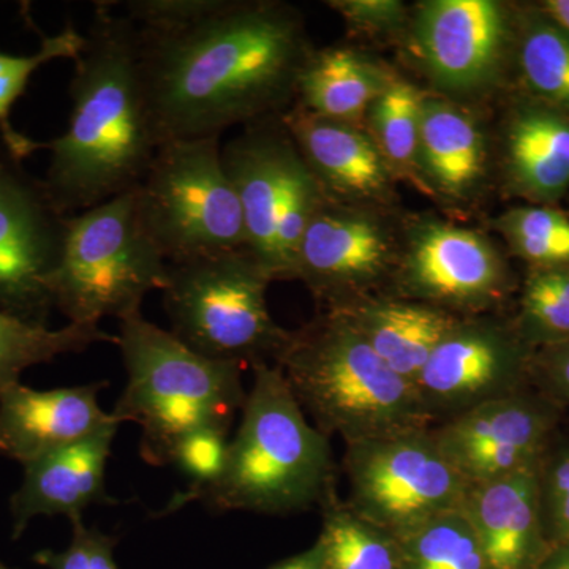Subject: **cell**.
I'll list each match as a JSON object with an SVG mask.
<instances>
[{
  "label": "cell",
  "mask_w": 569,
  "mask_h": 569,
  "mask_svg": "<svg viewBox=\"0 0 569 569\" xmlns=\"http://www.w3.org/2000/svg\"><path fill=\"white\" fill-rule=\"evenodd\" d=\"M140 61L157 127L167 140L220 137L271 118L309 58L295 11L219 0L200 20L140 29Z\"/></svg>",
  "instance_id": "cell-1"
},
{
  "label": "cell",
  "mask_w": 569,
  "mask_h": 569,
  "mask_svg": "<svg viewBox=\"0 0 569 569\" xmlns=\"http://www.w3.org/2000/svg\"><path fill=\"white\" fill-rule=\"evenodd\" d=\"M70 81L66 133L48 142L43 186L52 203L74 216L132 192L163 144L140 61V32L116 2H97Z\"/></svg>",
  "instance_id": "cell-2"
},
{
  "label": "cell",
  "mask_w": 569,
  "mask_h": 569,
  "mask_svg": "<svg viewBox=\"0 0 569 569\" xmlns=\"http://www.w3.org/2000/svg\"><path fill=\"white\" fill-rule=\"evenodd\" d=\"M252 367V389L222 475L183 501L201 498L220 511L272 516L321 507L336 492L329 437L307 421L279 367Z\"/></svg>",
  "instance_id": "cell-3"
},
{
  "label": "cell",
  "mask_w": 569,
  "mask_h": 569,
  "mask_svg": "<svg viewBox=\"0 0 569 569\" xmlns=\"http://www.w3.org/2000/svg\"><path fill=\"white\" fill-rule=\"evenodd\" d=\"M276 366L326 437L351 445L432 427L417 387L335 312L290 332Z\"/></svg>",
  "instance_id": "cell-4"
},
{
  "label": "cell",
  "mask_w": 569,
  "mask_h": 569,
  "mask_svg": "<svg viewBox=\"0 0 569 569\" xmlns=\"http://www.w3.org/2000/svg\"><path fill=\"white\" fill-rule=\"evenodd\" d=\"M127 385L112 415L141 426L140 452L151 466H170L183 438L198 430L228 433L247 392L242 366L198 355L140 312L119 320Z\"/></svg>",
  "instance_id": "cell-5"
},
{
  "label": "cell",
  "mask_w": 569,
  "mask_h": 569,
  "mask_svg": "<svg viewBox=\"0 0 569 569\" xmlns=\"http://www.w3.org/2000/svg\"><path fill=\"white\" fill-rule=\"evenodd\" d=\"M271 280L246 247L168 263L162 295L171 335L213 361L276 359L290 332L269 313Z\"/></svg>",
  "instance_id": "cell-6"
},
{
  "label": "cell",
  "mask_w": 569,
  "mask_h": 569,
  "mask_svg": "<svg viewBox=\"0 0 569 569\" xmlns=\"http://www.w3.org/2000/svg\"><path fill=\"white\" fill-rule=\"evenodd\" d=\"M168 261L142 227L134 190L69 217L52 306L70 323L99 326L140 312L142 299L162 291Z\"/></svg>",
  "instance_id": "cell-7"
},
{
  "label": "cell",
  "mask_w": 569,
  "mask_h": 569,
  "mask_svg": "<svg viewBox=\"0 0 569 569\" xmlns=\"http://www.w3.org/2000/svg\"><path fill=\"white\" fill-rule=\"evenodd\" d=\"M247 123L222 146L246 227V249L272 280L296 279L299 247L326 194L282 116Z\"/></svg>",
  "instance_id": "cell-8"
},
{
  "label": "cell",
  "mask_w": 569,
  "mask_h": 569,
  "mask_svg": "<svg viewBox=\"0 0 569 569\" xmlns=\"http://www.w3.org/2000/svg\"><path fill=\"white\" fill-rule=\"evenodd\" d=\"M134 193L142 227L168 263L247 246L220 137L164 141Z\"/></svg>",
  "instance_id": "cell-9"
},
{
  "label": "cell",
  "mask_w": 569,
  "mask_h": 569,
  "mask_svg": "<svg viewBox=\"0 0 569 569\" xmlns=\"http://www.w3.org/2000/svg\"><path fill=\"white\" fill-rule=\"evenodd\" d=\"M346 447L347 503L396 538L466 503L470 485L438 447L432 427Z\"/></svg>",
  "instance_id": "cell-10"
},
{
  "label": "cell",
  "mask_w": 569,
  "mask_h": 569,
  "mask_svg": "<svg viewBox=\"0 0 569 569\" xmlns=\"http://www.w3.org/2000/svg\"><path fill=\"white\" fill-rule=\"evenodd\" d=\"M535 350L511 321L463 317L438 343L417 381L432 426L531 388Z\"/></svg>",
  "instance_id": "cell-11"
},
{
  "label": "cell",
  "mask_w": 569,
  "mask_h": 569,
  "mask_svg": "<svg viewBox=\"0 0 569 569\" xmlns=\"http://www.w3.org/2000/svg\"><path fill=\"white\" fill-rule=\"evenodd\" d=\"M69 217L52 203L43 182L0 157V310L47 325L50 280L58 268Z\"/></svg>",
  "instance_id": "cell-12"
},
{
  "label": "cell",
  "mask_w": 569,
  "mask_h": 569,
  "mask_svg": "<svg viewBox=\"0 0 569 569\" xmlns=\"http://www.w3.org/2000/svg\"><path fill=\"white\" fill-rule=\"evenodd\" d=\"M561 415L563 408L530 388L432 426V433L468 485H481L545 458Z\"/></svg>",
  "instance_id": "cell-13"
},
{
  "label": "cell",
  "mask_w": 569,
  "mask_h": 569,
  "mask_svg": "<svg viewBox=\"0 0 569 569\" xmlns=\"http://www.w3.org/2000/svg\"><path fill=\"white\" fill-rule=\"evenodd\" d=\"M508 290L507 264L488 239L443 223L419 228L397 277L399 298L458 317H475L497 306Z\"/></svg>",
  "instance_id": "cell-14"
},
{
  "label": "cell",
  "mask_w": 569,
  "mask_h": 569,
  "mask_svg": "<svg viewBox=\"0 0 569 569\" xmlns=\"http://www.w3.org/2000/svg\"><path fill=\"white\" fill-rule=\"evenodd\" d=\"M415 44L430 77L452 92L486 88L500 73L515 24L492 0H432L419 9Z\"/></svg>",
  "instance_id": "cell-15"
},
{
  "label": "cell",
  "mask_w": 569,
  "mask_h": 569,
  "mask_svg": "<svg viewBox=\"0 0 569 569\" xmlns=\"http://www.w3.org/2000/svg\"><path fill=\"white\" fill-rule=\"evenodd\" d=\"M391 260L388 236L376 220L321 204L299 247L296 277L335 309L366 296Z\"/></svg>",
  "instance_id": "cell-16"
},
{
  "label": "cell",
  "mask_w": 569,
  "mask_h": 569,
  "mask_svg": "<svg viewBox=\"0 0 569 569\" xmlns=\"http://www.w3.org/2000/svg\"><path fill=\"white\" fill-rule=\"evenodd\" d=\"M104 381L36 391L11 385L0 391V455L22 467L122 425L99 406Z\"/></svg>",
  "instance_id": "cell-17"
},
{
  "label": "cell",
  "mask_w": 569,
  "mask_h": 569,
  "mask_svg": "<svg viewBox=\"0 0 569 569\" xmlns=\"http://www.w3.org/2000/svg\"><path fill=\"white\" fill-rule=\"evenodd\" d=\"M542 459L468 489L463 512L473 526L488 569H539L548 559L550 546L539 498Z\"/></svg>",
  "instance_id": "cell-18"
},
{
  "label": "cell",
  "mask_w": 569,
  "mask_h": 569,
  "mask_svg": "<svg viewBox=\"0 0 569 569\" xmlns=\"http://www.w3.org/2000/svg\"><path fill=\"white\" fill-rule=\"evenodd\" d=\"M116 433L118 427L24 467V479L10 503L14 538L39 516L77 520L91 505L110 501L104 475Z\"/></svg>",
  "instance_id": "cell-19"
},
{
  "label": "cell",
  "mask_w": 569,
  "mask_h": 569,
  "mask_svg": "<svg viewBox=\"0 0 569 569\" xmlns=\"http://www.w3.org/2000/svg\"><path fill=\"white\" fill-rule=\"evenodd\" d=\"M329 312L346 318L378 358L415 387L438 343L463 318L399 296H361Z\"/></svg>",
  "instance_id": "cell-20"
},
{
  "label": "cell",
  "mask_w": 569,
  "mask_h": 569,
  "mask_svg": "<svg viewBox=\"0 0 569 569\" xmlns=\"http://www.w3.org/2000/svg\"><path fill=\"white\" fill-rule=\"evenodd\" d=\"M509 189L530 204L556 206L569 192V118L523 96L503 141Z\"/></svg>",
  "instance_id": "cell-21"
},
{
  "label": "cell",
  "mask_w": 569,
  "mask_h": 569,
  "mask_svg": "<svg viewBox=\"0 0 569 569\" xmlns=\"http://www.w3.org/2000/svg\"><path fill=\"white\" fill-rule=\"evenodd\" d=\"M302 159L326 190L348 197L378 198L388 190L389 163L377 142L353 123L320 118L296 107L282 114Z\"/></svg>",
  "instance_id": "cell-22"
},
{
  "label": "cell",
  "mask_w": 569,
  "mask_h": 569,
  "mask_svg": "<svg viewBox=\"0 0 569 569\" xmlns=\"http://www.w3.org/2000/svg\"><path fill=\"white\" fill-rule=\"evenodd\" d=\"M486 159L485 137L466 111L445 100H425L418 164L433 187L448 197H467L481 181Z\"/></svg>",
  "instance_id": "cell-23"
},
{
  "label": "cell",
  "mask_w": 569,
  "mask_h": 569,
  "mask_svg": "<svg viewBox=\"0 0 569 569\" xmlns=\"http://www.w3.org/2000/svg\"><path fill=\"white\" fill-rule=\"evenodd\" d=\"M391 81L376 62L353 50L310 52L296 82L298 107L320 118L353 123Z\"/></svg>",
  "instance_id": "cell-24"
},
{
  "label": "cell",
  "mask_w": 569,
  "mask_h": 569,
  "mask_svg": "<svg viewBox=\"0 0 569 569\" xmlns=\"http://www.w3.org/2000/svg\"><path fill=\"white\" fill-rule=\"evenodd\" d=\"M515 50L526 96L569 118V32L542 7L515 22Z\"/></svg>",
  "instance_id": "cell-25"
},
{
  "label": "cell",
  "mask_w": 569,
  "mask_h": 569,
  "mask_svg": "<svg viewBox=\"0 0 569 569\" xmlns=\"http://www.w3.org/2000/svg\"><path fill=\"white\" fill-rule=\"evenodd\" d=\"M320 508L323 522L316 541L320 569H402V549L395 535L362 518L337 492Z\"/></svg>",
  "instance_id": "cell-26"
},
{
  "label": "cell",
  "mask_w": 569,
  "mask_h": 569,
  "mask_svg": "<svg viewBox=\"0 0 569 569\" xmlns=\"http://www.w3.org/2000/svg\"><path fill=\"white\" fill-rule=\"evenodd\" d=\"M96 343L118 346V336L91 325L69 323L50 329L0 310V391L20 383L21 373L29 367L88 350Z\"/></svg>",
  "instance_id": "cell-27"
},
{
  "label": "cell",
  "mask_w": 569,
  "mask_h": 569,
  "mask_svg": "<svg viewBox=\"0 0 569 569\" xmlns=\"http://www.w3.org/2000/svg\"><path fill=\"white\" fill-rule=\"evenodd\" d=\"M397 539L402 549V569H488L463 508L427 520Z\"/></svg>",
  "instance_id": "cell-28"
},
{
  "label": "cell",
  "mask_w": 569,
  "mask_h": 569,
  "mask_svg": "<svg viewBox=\"0 0 569 569\" xmlns=\"http://www.w3.org/2000/svg\"><path fill=\"white\" fill-rule=\"evenodd\" d=\"M84 33L78 32L73 26H67L56 36L47 37L41 43L40 50L33 54H3L0 52V137L9 149L11 159L20 162L29 153L43 148V144L29 140L11 126V108L17 103L32 74L44 63L56 59H71L73 61L84 48Z\"/></svg>",
  "instance_id": "cell-29"
},
{
  "label": "cell",
  "mask_w": 569,
  "mask_h": 569,
  "mask_svg": "<svg viewBox=\"0 0 569 569\" xmlns=\"http://www.w3.org/2000/svg\"><path fill=\"white\" fill-rule=\"evenodd\" d=\"M493 227L530 269L569 268V216L556 206L511 208Z\"/></svg>",
  "instance_id": "cell-30"
},
{
  "label": "cell",
  "mask_w": 569,
  "mask_h": 569,
  "mask_svg": "<svg viewBox=\"0 0 569 569\" xmlns=\"http://www.w3.org/2000/svg\"><path fill=\"white\" fill-rule=\"evenodd\" d=\"M512 323L535 351L569 342V268L530 269Z\"/></svg>",
  "instance_id": "cell-31"
},
{
  "label": "cell",
  "mask_w": 569,
  "mask_h": 569,
  "mask_svg": "<svg viewBox=\"0 0 569 569\" xmlns=\"http://www.w3.org/2000/svg\"><path fill=\"white\" fill-rule=\"evenodd\" d=\"M426 97L406 81H391L370 107L376 142L388 163L418 167L419 129Z\"/></svg>",
  "instance_id": "cell-32"
},
{
  "label": "cell",
  "mask_w": 569,
  "mask_h": 569,
  "mask_svg": "<svg viewBox=\"0 0 569 569\" xmlns=\"http://www.w3.org/2000/svg\"><path fill=\"white\" fill-rule=\"evenodd\" d=\"M539 498L550 550L569 539V445L553 441L541 463Z\"/></svg>",
  "instance_id": "cell-33"
},
{
  "label": "cell",
  "mask_w": 569,
  "mask_h": 569,
  "mask_svg": "<svg viewBox=\"0 0 569 569\" xmlns=\"http://www.w3.org/2000/svg\"><path fill=\"white\" fill-rule=\"evenodd\" d=\"M227 436L228 433L220 430H198L183 438L176 448L174 466L193 479L190 493L212 485L222 475L228 445H230Z\"/></svg>",
  "instance_id": "cell-34"
},
{
  "label": "cell",
  "mask_w": 569,
  "mask_h": 569,
  "mask_svg": "<svg viewBox=\"0 0 569 569\" xmlns=\"http://www.w3.org/2000/svg\"><path fill=\"white\" fill-rule=\"evenodd\" d=\"M73 538L62 552L41 550L36 561L50 569H118L112 557V539L99 530L89 529L81 519L71 520Z\"/></svg>",
  "instance_id": "cell-35"
},
{
  "label": "cell",
  "mask_w": 569,
  "mask_h": 569,
  "mask_svg": "<svg viewBox=\"0 0 569 569\" xmlns=\"http://www.w3.org/2000/svg\"><path fill=\"white\" fill-rule=\"evenodd\" d=\"M531 388L563 410L569 407V342L535 351L531 359Z\"/></svg>",
  "instance_id": "cell-36"
},
{
  "label": "cell",
  "mask_w": 569,
  "mask_h": 569,
  "mask_svg": "<svg viewBox=\"0 0 569 569\" xmlns=\"http://www.w3.org/2000/svg\"><path fill=\"white\" fill-rule=\"evenodd\" d=\"M329 6L359 31L392 32L406 21V7L399 0H336Z\"/></svg>",
  "instance_id": "cell-37"
},
{
  "label": "cell",
  "mask_w": 569,
  "mask_h": 569,
  "mask_svg": "<svg viewBox=\"0 0 569 569\" xmlns=\"http://www.w3.org/2000/svg\"><path fill=\"white\" fill-rule=\"evenodd\" d=\"M271 569H320V559H318L316 545L305 550V552L291 557V559L280 561V563H277Z\"/></svg>",
  "instance_id": "cell-38"
},
{
  "label": "cell",
  "mask_w": 569,
  "mask_h": 569,
  "mask_svg": "<svg viewBox=\"0 0 569 569\" xmlns=\"http://www.w3.org/2000/svg\"><path fill=\"white\" fill-rule=\"evenodd\" d=\"M542 10L569 32V0H546Z\"/></svg>",
  "instance_id": "cell-39"
},
{
  "label": "cell",
  "mask_w": 569,
  "mask_h": 569,
  "mask_svg": "<svg viewBox=\"0 0 569 569\" xmlns=\"http://www.w3.org/2000/svg\"><path fill=\"white\" fill-rule=\"evenodd\" d=\"M539 569H569V539L550 550L548 559Z\"/></svg>",
  "instance_id": "cell-40"
},
{
  "label": "cell",
  "mask_w": 569,
  "mask_h": 569,
  "mask_svg": "<svg viewBox=\"0 0 569 569\" xmlns=\"http://www.w3.org/2000/svg\"><path fill=\"white\" fill-rule=\"evenodd\" d=\"M0 569H9V568L3 567V565H2V563H0Z\"/></svg>",
  "instance_id": "cell-41"
}]
</instances>
